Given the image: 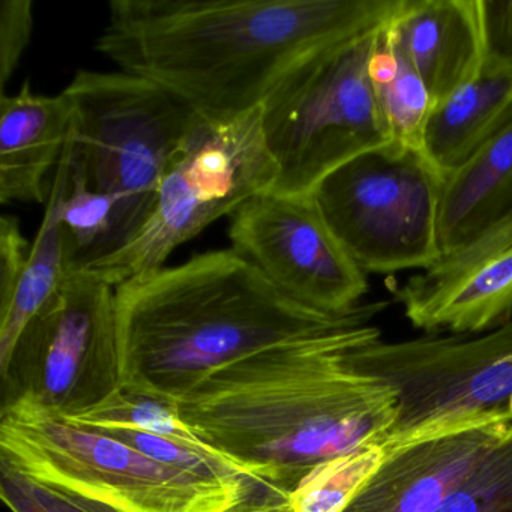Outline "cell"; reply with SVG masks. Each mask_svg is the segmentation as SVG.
Here are the masks:
<instances>
[{"label":"cell","mask_w":512,"mask_h":512,"mask_svg":"<svg viewBox=\"0 0 512 512\" xmlns=\"http://www.w3.org/2000/svg\"><path fill=\"white\" fill-rule=\"evenodd\" d=\"M385 307L212 371L179 401L182 419L259 487L283 494L334 458L382 446L397 398L347 355L382 338L370 320Z\"/></svg>","instance_id":"cell-1"},{"label":"cell","mask_w":512,"mask_h":512,"mask_svg":"<svg viewBox=\"0 0 512 512\" xmlns=\"http://www.w3.org/2000/svg\"><path fill=\"white\" fill-rule=\"evenodd\" d=\"M401 0H112L95 49L206 124L262 107L298 65L386 28Z\"/></svg>","instance_id":"cell-2"},{"label":"cell","mask_w":512,"mask_h":512,"mask_svg":"<svg viewBox=\"0 0 512 512\" xmlns=\"http://www.w3.org/2000/svg\"><path fill=\"white\" fill-rule=\"evenodd\" d=\"M116 290L122 389L179 403L212 371L274 344L346 325L284 296L232 248L139 275Z\"/></svg>","instance_id":"cell-3"},{"label":"cell","mask_w":512,"mask_h":512,"mask_svg":"<svg viewBox=\"0 0 512 512\" xmlns=\"http://www.w3.org/2000/svg\"><path fill=\"white\" fill-rule=\"evenodd\" d=\"M64 92L70 175L118 205L109 257L142 229L167 170L205 121L169 89L121 70L77 71Z\"/></svg>","instance_id":"cell-4"},{"label":"cell","mask_w":512,"mask_h":512,"mask_svg":"<svg viewBox=\"0 0 512 512\" xmlns=\"http://www.w3.org/2000/svg\"><path fill=\"white\" fill-rule=\"evenodd\" d=\"M0 466L113 512H227L263 488L173 469L26 400L0 412Z\"/></svg>","instance_id":"cell-5"},{"label":"cell","mask_w":512,"mask_h":512,"mask_svg":"<svg viewBox=\"0 0 512 512\" xmlns=\"http://www.w3.org/2000/svg\"><path fill=\"white\" fill-rule=\"evenodd\" d=\"M380 31L298 65L260 107L275 191L311 194L347 161L392 142L371 82Z\"/></svg>","instance_id":"cell-6"},{"label":"cell","mask_w":512,"mask_h":512,"mask_svg":"<svg viewBox=\"0 0 512 512\" xmlns=\"http://www.w3.org/2000/svg\"><path fill=\"white\" fill-rule=\"evenodd\" d=\"M349 364L394 392L397 416L386 454L461 428L512 419V322L484 334L371 341Z\"/></svg>","instance_id":"cell-7"},{"label":"cell","mask_w":512,"mask_h":512,"mask_svg":"<svg viewBox=\"0 0 512 512\" xmlns=\"http://www.w3.org/2000/svg\"><path fill=\"white\" fill-rule=\"evenodd\" d=\"M278 172L262 131L260 107L224 124L203 122L167 170L154 209L133 241L85 272L112 287L163 268L170 254L257 194Z\"/></svg>","instance_id":"cell-8"},{"label":"cell","mask_w":512,"mask_h":512,"mask_svg":"<svg viewBox=\"0 0 512 512\" xmlns=\"http://www.w3.org/2000/svg\"><path fill=\"white\" fill-rule=\"evenodd\" d=\"M442 182L424 152L391 142L329 173L311 196L365 274L422 271L442 256Z\"/></svg>","instance_id":"cell-9"},{"label":"cell","mask_w":512,"mask_h":512,"mask_svg":"<svg viewBox=\"0 0 512 512\" xmlns=\"http://www.w3.org/2000/svg\"><path fill=\"white\" fill-rule=\"evenodd\" d=\"M0 377L2 409L26 400L59 418L121 391L115 287L70 272L22 332Z\"/></svg>","instance_id":"cell-10"},{"label":"cell","mask_w":512,"mask_h":512,"mask_svg":"<svg viewBox=\"0 0 512 512\" xmlns=\"http://www.w3.org/2000/svg\"><path fill=\"white\" fill-rule=\"evenodd\" d=\"M230 244L296 304L343 319L362 307L367 274L335 238L311 194L265 191L230 217Z\"/></svg>","instance_id":"cell-11"},{"label":"cell","mask_w":512,"mask_h":512,"mask_svg":"<svg viewBox=\"0 0 512 512\" xmlns=\"http://www.w3.org/2000/svg\"><path fill=\"white\" fill-rule=\"evenodd\" d=\"M415 328L484 334L512 322V206L395 292Z\"/></svg>","instance_id":"cell-12"},{"label":"cell","mask_w":512,"mask_h":512,"mask_svg":"<svg viewBox=\"0 0 512 512\" xmlns=\"http://www.w3.org/2000/svg\"><path fill=\"white\" fill-rule=\"evenodd\" d=\"M511 430L500 416L389 452L346 512H434Z\"/></svg>","instance_id":"cell-13"},{"label":"cell","mask_w":512,"mask_h":512,"mask_svg":"<svg viewBox=\"0 0 512 512\" xmlns=\"http://www.w3.org/2000/svg\"><path fill=\"white\" fill-rule=\"evenodd\" d=\"M389 29L434 106L482 73L481 0H401Z\"/></svg>","instance_id":"cell-14"},{"label":"cell","mask_w":512,"mask_h":512,"mask_svg":"<svg viewBox=\"0 0 512 512\" xmlns=\"http://www.w3.org/2000/svg\"><path fill=\"white\" fill-rule=\"evenodd\" d=\"M73 107L64 91L47 97L26 82L0 97V203H44L47 173L70 137Z\"/></svg>","instance_id":"cell-15"},{"label":"cell","mask_w":512,"mask_h":512,"mask_svg":"<svg viewBox=\"0 0 512 512\" xmlns=\"http://www.w3.org/2000/svg\"><path fill=\"white\" fill-rule=\"evenodd\" d=\"M512 206V122L443 176L439 202L442 254L460 247Z\"/></svg>","instance_id":"cell-16"},{"label":"cell","mask_w":512,"mask_h":512,"mask_svg":"<svg viewBox=\"0 0 512 512\" xmlns=\"http://www.w3.org/2000/svg\"><path fill=\"white\" fill-rule=\"evenodd\" d=\"M511 122L512 77L482 71L433 107L422 152L445 176Z\"/></svg>","instance_id":"cell-17"},{"label":"cell","mask_w":512,"mask_h":512,"mask_svg":"<svg viewBox=\"0 0 512 512\" xmlns=\"http://www.w3.org/2000/svg\"><path fill=\"white\" fill-rule=\"evenodd\" d=\"M70 181L65 154L56 166L43 223L32 244L25 271L7 304L0 305V371L10 361L22 332L59 292L71 272L70 245L61 221V203Z\"/></svg>","instance_id":"cell-18"},{"label":"cell","mask_w":512,"mask_h":512,"mask_svg":"<svg viewBox=\"0 0 512 512\" xmlns=\"http://www.w3.org/2000/svg\"><path fill=\"white\" fill-rule=\"evenodd\" d=\"M371 82L392 142L422 151L433 100L389 25L377 37L371 59Z\"/></svg>","instance_id":"cell-19"},{"label":"cell","mask_w":512,"mask_h":512,"mask_svg":"<svg viewBox=\"0 0 512 512\" xmlns=\"http://www.w3.org/2000/svg\"><path fill=\"white\" fill-rule=\"evenodd\" d=\"M61 419L89 430L137 431L187 443L196 448L215 449L182 419L175 401L133 394L124 389L86 412Z\"/></svg>","instance_id":"cell-20"},{"label":"cell","mask_w":512,"mask_h":512,"mask_svg":"<svg viewBox=\"0 0 512 512\" xmlns=\"http://www.w3.org/2000/svg\"><path fill=\"white\" fill-rule=\"evenodd\" d=\"M385 458V449L373 445L322 464L289 494L293 512H346Z\"/></svg>","instance_id":"cell-21"},{"label":"cell","mask_w":512,"mask_h":512,"mask_svg":"<svg viewBox=\"0 0 512 512\" xmlns=\"http://www.w3.org/2000/svg\"><path fill=\"white\" fill-rule=\"evenodd\" d=\"M434 512H512V430Z\"/></svg>","instance_id":"cell-22"},{"label":"cell","mask_w":512,"mask_h":512,"mask_svg":"<svg viewBox=\"0 0 512 512\" xmlns=\"http://www.w3.org/2000/svg\"><path fill=\"white\" fill-rule=\"evenodd\" d=\"M32 8L31 0H2L0 4V85L4 89L31 41Z\"/></svg>","instance_id":"cell-23"},{"label":"cell","mask_w":512,"mask_h":512,"mask_svg":"<svg viewBox=\"0 0 512 512\" xmlns=\"http://www.w3.org/2000/svg\"><path fill=\"white\" fill-rule=\"evenodd\" d=\"M484 68L512 77V0H481Z\"/></svg>","instance_id":"cell-24"},{"label":"cell","mask_w":512,"mask_h":512,"mask_svg":"<svg viewBox=\"0 0 512 512\" xmlns=\"http://www.w3.org/2000/svg\"><path fill=\"white\" fill-rule=\"evenodd\" d=\"M32 245L23 236L17 218L0 220V305L7 304L25 271Z\"/></svg>","instance_id":"cell-25"},{"label":"cell","mask_w":512,"mask_h":512,"mask_svg":"<svg viewBox=\"0 0 512 512\" xmlns=\"http://www.w3.org/2000/svg\"><path fill=\"white\" fill-rule=\"evenodd\" d=\"M0 496L13 512H55L37 493L34 482L0 466Z\"/></svg>","instance_id":"cell-26"},{"label":"cell","mask_w":512,"mask_h":512,"mask_svg":"<svg viewBox=\"0 0 512 512\" xmlns=\"http://www.w3.org/2000/svg\"><path fill=\"white\" fill-rule=\"evenodd\" d=\"M34 485L41 499L55 512H113L106 506L100 505V503L68 493V491L61 490V488L35 484V482Z\"/></svg>","instance_id":"cell-27"},{"label":"cell","mask_w":512,"mask_h":512,"mask_svg":"<svg viewBox=\"0 0 512 512\" xmlns=\"http://www.w3.org/2000/svg\"><path fill=\"white\" fill-rule=\"evenodd\" d=\"M227 512H293V508L290 505L289 494L259 488L244 502Z\"/></svg>","instance_id":"cell-28"},{"label":"cell","mask_w":512,"mask_h":512,"mask_svg":"<svg viewBox=\"0 0 512 512\" xmlns=\"http://www.w3.org/2000/svg\"><path fill=\"white\" fill-rule=\"evenodd\" d=\"M511 415H512V403H511Z\"/></svg>","instance_id":"cell-29"}]
</instances>
